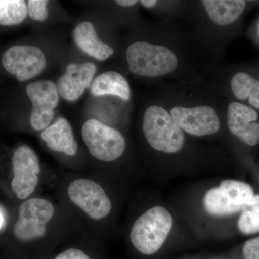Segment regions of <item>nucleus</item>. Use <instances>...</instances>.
<instances>
[{"instance_id": "nucleus-24", "label": "nucleus", "mask_w": 259, "mask_h": 259, "mask_svg": "<svg viewBox=\"0 0 259 259\" xmlns=\"http://www.w3.org/2000/svg\"><path fill=\"white\" fill-rule=\"evenodd\" d=\"M115 3L120 6L128 8V7L134 6L139 3L137 0H117Z\"/></svg>"}, {"instance_id": "nucleus-6", "label": "nucleus", "mask_w": 259, "mask_h": 259, "mask_svg": "<svg viewBox=\"0 0 259 259\" xmlns=\"http://www.w3.org/2000/svg\"><path fill=\"white\" fill-rule=\"evenodd\" d=\"M55 209L45 199L32 198L25 201L19 208V218L13 233L18 241L28 243L40 239L47 233V224L54 217Z\"/></svg>"}, {"instance_id": "nucleus-19", "label": "nucleus", "mask_w": 259, "mask_h": 259, "mask_svg": "<svg viewBox=\"0 0 259 259\" xmlns=\"http://www.w3.org/2000/svg\"><path fill=\"white\" fill-rule=\"evenodd\" d=\"M28 16L26 2L0 0V25L14 26L23 23Z\"/></svg>"}, {"instance_id": "nucleus-16", "label": "nucleus", "mask_w": 259, "mask_h": 259, "mask_svg": "<svg viewBox=\"0 0 259 259\" xmlns=\"http://www.w3.org/2000/svg\"><path fill=\"white\" fill-rule=\"evenodd\" d=\"M202 4L213 23L228 25L240 18L246 3L243 0H203Z\"/></svg>"}, {"instance_id": "nucleus-27", "label": "nucleus", "mask_w": 259, "mask_h": 259, "mask_svg": "<svg viewBox=\"0 0 259 259\" xmlns=\"http://www.w3.org/2000/svg\"><path fill=\"white\" fill-rule=\"evenodd\" d=\"M258 33H259V25H258Z\"/></svg>"}, {"instance_id": "nucleus-9", "label": "nucleus", "mask_w": 259, "mask_h": 259, "mask_svg": "<svg viewBox=\"0 0 259 259\" xmlns=\"http://www.w3.org/2000/svg\"><path fill=\"white\" fill-rule=\"evenodd\" d=\"M26 93L32 102L30 123L36 131H44L55 115L54 109L59 105L57 85L50 80H40L29 83Z\"/></svg>"}, {"instance_id": "nucleus-3", "label": "nucleus", "mask_w": 259, "mask_h": 259, "mask_svg": "<svg viewBox=\"0 0 259 259\" xmlns=\"http://www.w3.org/2000/svg\"><path fill=\"white\" fill-rule=\"evenodd\" d=\"M143 129L150 146L166 153L179 152L183 148V131L163 107L152 105L145 112Z\"/></svg>"}, {"instance_id": "nucleus-7", "label": "nucleus", "mask_w": 259, "mask_h": 259, "mask_svg": "<svg viewBox=\"0 0 259 259\" xmlns=\"http://www.w3.org/2000/svg\"><path fill=\"white\" fill-rule=\"evenodd\" d=\"M67 192L70 200L95 221L106 218L111 212V201L101 186L93 180H74Z\"/></svg>"}, {"instance_id": "nucleus-12", "label": "nucleus", "mask_w": 259, "mask_h": 259, "mask_svg": "<svg viewBox=\"0 0 259 259\" xmlns=\"http://www.w3.org/2000/svg\"><path fill=\"white\" fill-rule=\"evenodd\" d=\"M96 71V65L93 62L68 65L56 84L59 95L67 101H76L91 87Z\"/></svg>"}, {"instance_id": "nucleus-17", "label": "nucleus", "mask_w": 259, "mask_h": 259, "mask_svg": "<svg viewBox=\"0 0 259 259\" xmlns=\"http://www.w3.org/2000/svg\"><path fill=\"white\" fill-rule=\"evenodd\" d=\"M90 91L96 97L113 95L124 100H128L131 97L128 82L116 71H107L99 75L92 83Z\"/></svg>"}, {"instance_id": "nucleus-10", "label": "nucleus", "mask_w": 259, "mask_h": 259, "mask_svg": "<svg viewBox=\"0 0 259 259\" xmlns=\"http://www.w3.org/2000/svg\"><path fill=\"white\" fill-rule=\"evenodd\" d=\"M13 177L12 190L20 199L28 198L33 193L39 182L40 161L30 146L23 145L15 150L13 159Z\"/></svg>"}, {"instance_id": "nucleus-14", "label": "nucleus", "mask_w": 259, "mask_h": 259, "mask_svg": "<svg viewBox=\"0 0 259 259\" xmlns=\"http://www.w3.org/2000/svg\"><path fill=\"white\" fill-rule=\"evenodd\" d=\"M40 137L51 151L69 156H74L77 153L78 145L74 139L72 127L64 117H59L53 125L42 131Z\"/></svg>"}, {"instance_id": "nucleus-15", "label": "nucleus", "mask_w": 259, "mask_h": 259, "mask_svg": "<svg viewBox=\"0 0 259 259\" xmlns=\"http://www.w3.org/2000/svg\"><path fill=\"white\" fill-rule=\"evenodd\" d=\"M73 39L81 50L97 60H107L114 54V49L99 38L91 22L83 21L78 24L73 31Z\"/></svg>"}, {"instance_id": "nucleus-20", "label": "nucleus", "mask_w": 259, "mask_h": 259, "mask_svg": "<svg viewBox=\"0 0 259 259\" xmlns=\"http://www.w3.org/2000/svg\"><path fill=\"white\" fill-rule=\"evenodd\" d=\"M238 226L239 231L245 235L259 233V194L254 195L241 211Z\"/></svg>"}, {"instance_id": "nucleus-25", "label": "nucleus", "mask_w": 259, "mask_h": 259, "mask_svg": "<svg viewBox=\"0 0 259 259\" xmlns=\"http://www.w3.org/2000/svg\"><path fill=\"white\" fill-rule=\"evenodd\" d=\"M6 226V216L4 208L0 205V232L4 229Z\"/></svg>"}, {"instance_id": "nucleus-5", "label": "nucleus", "mask_w": 259, "mask_h": 259, "mask_svg": "<svg viewBox=\"0 0 259 259\" xmlns=\"http://www.w3.org/2000/svg\"><path fill=\"white\" fill-rule=\"evenodd\" d=\"M81 136L89 152L97 160L115 161L123 154L126 147L125 138L117 130L95 119L85 122Z\"/></svg>"}, {"instance_id": "nucleus-8", "label": "nucleus", "mask_w": 259, "mask_h": 259, "mask_svg": "<svg viewBox=\"0 0 259 259\" xmlns=\"http://www.w3.org/2000/svg\"><path fill=\"white\" fill-rule=\"evenodd\" d=\"M5 69L19 81H25L41 74L47 58L41 49L30 45H15L5 51L2 57Z\"/></svg>"}, {"instance_id": "nucleus-13", "label": "nucleus", "mask_w": 259, "mask_h": 259, "mask_svg": "<svg viewBox=\"0 0 259 259\" xmlns=\"http://www.w3.org/2000/svg\"><path fill=\"white\" fill-rule=\"evenodd\" d=\"M258 118L255 110L240 102H232L228 107V128L240 141L248 146H255L259 142Z\"/></svg>"}, {"instance_id": "nucleus-21", "label": "nucleus", "mask_w": 259, "mask_h": 259, "mask_svg": "<svg viewBox=\"0 0 259 259\" xmlns=\"http://www.w3.org/2000/svg\"><path fill=\"white\" fill-rule=\"evenodd\" d=\"M47 0H28L27 2L28 15L32 20L35 21L44 22L49 16Z\"/></svg>"}, {"instance_id": "nucleus-22", "label": "nucleus", "mask_w": 259, "mask_h": 259, "mask_svg": "<svg viewBox=\"0 0 259 259\" xmlns=\"http://www.w3.org/2000/svg\"><path fill=\"white\" fill-rule=\"evenodd\" d=\"M243 254L245 259H259V236L245 242Z\"/></svg>"}, {"instance_id": "nucleus-11", "label": "nucleus", "mask_w": 259, "mask_h": 259, "mask_svg": "<svg viewBox=\"0 0 259 259\" xmlns=\"http://www.w3.org/2000/svg\"><path fill=\"white\" fill-rule=\"evenodd\" d=\"M170 115L182 131L194 136L215 134L221 127L217 112L212 107H175Z\"/></svg>"}, {"instance_id": "nucleus-4", "label": "nucleus", "mask_w": 259, "mask_h": 259, "mask_svg": "<svg viewBox=\"0 0 259 259\" xmlns=\"http://www.w3.org/2000/svg\"><path fill=\"white\" fill-rule=\"evenodd\" d=\"M251 186L241 181H223L218 187L209 190L204 195V209L211 215H231L241 212L254 197Z\"/></svg>"}, {"instance_id": "nucleus-26", "label": "nucleus", "mask_w": 259, "mask_h": 259, "mask_svg": "<svg viewBox=\"0 0 259 259\" xmlns=\"http://www.w3.org/2000/svg\"><path fill=\"white\" fill-rule=\"evenodd\" d=\"M139 3L145 8H151L156 5L157 1H156V0H141Z\"/></svg>"}, {"instance_id": "nucleus-1", "label": "nucleus", "mask_w": 259, "mask_h": 259, "mask_svg": "<svg viewBox=\"0 0 259 259\" xmlns=\"http://www.w3.org/2000/svg\"><path fill=\"white\" fill-rule=\"evenodd\" d=\"M129 71L145 77H156L175 71L178 59L175 53L163 46L144 41L135 42L126 51Z\"/></svg>"}, {"instance_id": "nucleus-18", "label": "nucleus", "mask_w": 259, "mask_h": 259, "mask_svg": "<svg viewBox=\"0 0 259 259\" xmlns=\"http://www.w3.org/2000/svg\"><path fill=\"white\" fill-rule=\"evenodd\" d=\"M231 89L239 100L249 98L252 106L259 109V81L245 73H238L232 78Z\"/></svg>"}, {"instance_id": "nucleus-2", "label": "nucleus", "mask_w": 259, "mask_h": 259, "mask_svg": "<svg viewBox=\"0 0 259 259\" xmlns=\"http://www.w3.org/2000/svg\"><path fill=\"white\" fill-rule=\"evenodd\" d=\"M173 226V218L167 209L155 206L140 216L131 229V239L140 253L152 255L166 241Z\"/></svg>"}, {"instance_id": "nucleus-23", "label": "nucleus", "mask_w": 259, "mask_h": 259, "mask_svg": "<svg viewBox=\"0 0 259 259\" xmlns=\"http://www.w3.org/2000/svg\"><path fill=\"white\" fill-rule=\"evenodd\" d=\"M54 259H91L84 252L76 248H70L59 253Z\"/></svg>"}]
</instances>
